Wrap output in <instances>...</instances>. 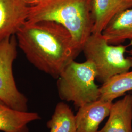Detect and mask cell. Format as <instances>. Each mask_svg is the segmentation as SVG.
Listing matches in <instances>:
<instances>
[{
    "mask_svg": "<svg viewBox=\"0 0 132 132\" xmlns=\"http://www.w3.org/2000/svg\"><path fill=\"white\" fill-rule=\"evenodd\" d=\"M16 37L28 61L55 78L82 51L69 30L52 21H27Z\"/></svg>",
    "mask_w": 132,
    "mask_h": 132,
    "instance_id": "cell-1",
    "label": "cell"
},
{
    "mask_svg": "<svg viewBox=\"0 0 132 132\" xmlns=\"http://www.w3.org/2000/svg\"><path fill=\"white\" fill-rule=\"evenodd\" d=\"M93 0H43L29 6L27 21H52L71 32L82 50L94 28Z\"/></svg>",
    "mask_w": 132,
    "mask_h": 132,
    "instance_id": "cell-2",
    "label": "cell"
},
{
    "mask_svg": "<svg viewBox=\"0 0 132 132\" xmlns=\"http://www.w3.org/2000/svg\"><path fill=\"white\" fill-rule=\"evenodd\" d=\"M96 77L95 68L92 62H71L57 78L59 98L72 102L78 108L99 99V87L95 83Z\"/></svg>",
    "mask_w": 132,
    "mask_h": 132,
    "instance_id": "cell-3",
    "label": "cell"
},
{
    "mask_svg": "<svg viewBox=\"0 0 132 132\" xmlns=\"http://www.w3.org/2000/svg\"><path fill=\"white\" fill-rule=\"evenodd\" d=\"M127 47L110 44L102 33H93L84 44L82 51L86 60L94 65L96 80L103 84L112 76L128 71L132 68L131 60L125 56Z\"/></svg>",
    "mask_w": 132,
    "mask_h": 132,
    "instance_id": "cell-4",
    "label": "cell"
},
{
    "mask_svg": "<svg viewBox=\"0 0 132 132\" xmlns=\"http://www.w3.org/2000/svg\"><path fill=\"white\" fill-rule=\"evenodd\" d=\"M17 47L16 35L0 43V99L14 110L28 112V99L18 90L13 72Z\"/></svg>",
    "mask_w": 132,
    "mask_h": 132,
    "instance_id": "cell-5",
    "label": "cell"
},
{
    "mask_svg": "<svg viewBox=\"0 0 132 132\" xmlns=\"http://www.w3.org/2000/svg\"><path fill=\"white\" fill-rule=\"evenodd\" d=\"M29 9L24 0H0V43L16 35L28 20Z\"/></svg>",
    "mask_w": 132,
    "mask_h": 132,
    "instance_id": "cell-6",
    "label": "cell"
},
{
    "mask_svg": "<svg viewBox=\"0 0 132 132\" xmlns=\"http://www.w3.org/2000/svg\"><path fill=\"white\" fill-rule=\"evenodd\" d=\"M113 102L98 99L78 108L75 115L77 132H97L99 125L108 117Z\"/></svg>",
    "mask_w": 132,
    "mask_h": 132,
    "instance_id": "cell-7",
    "label": "cell"
},
{
    "mask_svg": "<svg viewBox=\"0 0 132 132\" xmlns=\"http://www.w3.org/2000/svg\"><path fill=\"white\" fill-rule=\"evenodd\" d=\"M108 117L97 132H132V93L113 103Z\"/></svg>",
    "mask_w": 132,
    "mask_h": 132,
    "instance_id": "cell-8",
    "label": "cell"
},
{
    "mask_svg": "<svg viewBox=\"0 0 132 132\" xmlns=\"http://www.w3.org/2000/svg\"><path fill=\"white\" fill-rule=\"evenodd\" d=\"M132 8V0H93V33H102L114 17Z\"/></svg>",
    "mask_w": 132,
    "mask_h": 132,
    "instance_id": "cell-9",
    "label": "cell"
},
{
    "mask_svg": "<svg viewBox=\"0 0 132 132\" xmlns=\"http://www.w3.org/2000/svg\"><path fill=\"white\" fill-rule=\"evenodd\" d=\"M40 119V116L37 113L14 110L0 99L1 131L29 132L28 124Z\"/></svg>",
    "mask_w": 132,
    "mask_h": 132,
    "instance_id": "cell-10",
    "label": "cell"
},
{
    "mask_svg": "<svg viewBox=\"0 0 132 132\" xmlns=\"http://www.w3.org/2000/svg\"><path fill=\"white\" fill-rule=\"evenodd\" d=\"M102 33L112 45L121 44L126 40L132 41V8L114 17Z\"/></svg>",
    "mask_w": 132,
    "mask_h": 132,
    "instance_id": "cell-11",
    "label": "cell"
},
{
    "mask_svg": "<svg viewBox=\"0 0 132 132\" xmlns=\"http://www.w3.org/2000/svg\"><path fill=\"white\" fill-rule=\"evenodd\" d=\"M132 91V71L112 76L99 87V99L113 102V100Z\"/></svg>",
    "mask_w": 132,
    "mask_h": 132,
    "instance_id": "cell-12",
    "label": "cell"
},
{
    "mask_svg": "<svg viewBox=\"0 0 132 132\" xmlns=\"http://www.w3.org/2000/svg\"><path fill=\"white\" fill-rule=\"evenodd\" d=\"M47 126L50 132H77L75 115L70 106L63 102L57 104Z\"/></svg>",
    "mask_w": 132,
    "mask_h": 132,
    "instance_id": "cell-13",
    "label": "cell"
},
{
    "mask_svg": "<svg viewBox=\"0 0 132 132\" xmlns=\"http://www.w3.org/2000/svg\"><path fill=\"white\" fill-rule=\"evenodd\" d=\"M25 2L29 6H32L37 5L42 2L43 0H24Z\"/></svg>",
    "mask_w": 132,
    "mask_h": 132,
    "instance_id": "cell-14",
    "label": "cell"
},
{
    "mask_svg": "<svg viewBox=\"0 0 132 132\" xmlns=\"http://www.w3.org/2000/svg\"><path fill=\"white\" fill-rule=\"evenodd\" d=\"M129 54H130V56L128 57L129 58H130V59L131 60V61L132 62V49H131L130 51H129Z\"/></svg>",
    "mask_w": 132,
    "mask_h": 132,
    "instance_id": "cell-15",
    "label": "cell"
}]
</instances>
